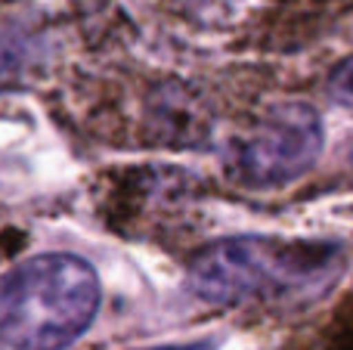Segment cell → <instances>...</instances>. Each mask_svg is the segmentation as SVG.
<instances>
[{
  "instance_id": "cell-1",
  "label": "cell",
  "mask_w": 353,
  "mask_h": 350,
  "mask_svg": "<svg viewBox=\"0 0 353 350\" xmlns=\"http://www.w3.org/2000/svg\"><path fill=\"white\" fill-rule=\"evenodd\" d=\"M344 258L335 245L239 236L208 245L189 267V285L208 304L245 307L251 301H310L335 285Z\"/></svg>"
},
{
  "instance_id": "cell-2",
  "label": "cell",
  "mask_w": 353,
  "mask_h": 350,
  "mask_svg": "<svg viewBox=\"0 0 353 350\" xmlns=\"http://www.w3.org/2000/svg\"><path fill=\"white\" fill-rule=\"evenodd\" d=\"M99 310V279L74 254H37L0 282V341L12 350H65Z\"/></svg>"
},
{
  "instance_id": "cell-3",
  "label": "cell",
  "mask_w": 353,
  "mask_h": 350,
  "mask_svg": "<svg viewBox=\"0 0 353 350\" xmlns=\"http://www.w3.org/2000/svg\"><path fill=\"white\" fill-rule=\"evenodd\" d=\"M323 152V121L304 103L273 105L245 136L232 143L230 171L242 186L276 189L313 167Z\"/></svg>"
},
{
  "instance_id": "cell-4",
  "label": "cell",
  "mask_w": 353,
  "mask_h": 350,
  "mask_svg": "<svg viewBox=\"0 0 353 350\" xmlns=\"http://www.w3.org/2000/svg\"><path fill=\"white\" fill-rule=\"evenodd\" d=\"M329 93L338 105H350L353 109V56L344 59L341 65L332 72V81H329Z\"/></svg>"
},
{
  "instance_id": "cell-5",
  "label": "cell",
  "mask_w": 353,
  "mask_h": 350,
  "mask_svg": "<svg viewBox=\"0 0 353 350\" xmlns=\"http://www.w3.org/2000/svg\"><path fill=\"white\" fill-rule=\"evenodd\" d=\"M152 350H211V344H165V347H152Z\"/></svg>"
}]
</instances>
